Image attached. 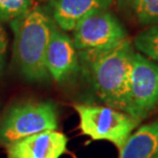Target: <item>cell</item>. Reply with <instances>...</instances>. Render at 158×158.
<instances>
[{
    "mask_svg": "<svg viewBox=\"0 0 158 158\" xmlns=\"http://www.w3.org/2000/svg\"><path fill=\"white\" fill-rule=\"evenodd\" d=\"M134 53L127 39L111 48L79 52L99 98L108 107L124 113Z\"/></svg>",
    "mask_w": 158,
    "mask_h": 158,
    "instance_id": "cell-1",
    "label": "cell"
},
{
    "mask_svg": "<svg viewBox=\"0 0 158 158\" xmlns=\"http://www.w3.org/2000/svg\"><path fill=\"white\" fill-rule=\"evenodd\" d=\"M15 33L14 59L20 73L29 81H43L49 74L45 53L52 24L39 8H30L11 21Z\"/></svg>",
    "mask_w": 158,
    "mask_h": 158,
    "instance_id": "cell-2",
    "label": "cell"
},
{
    "mask_svg": "<svg viewBox=\"0 0 158 158\" xmlns=\"http://www.w3.org/2000/svg\"><path fill=\"white\" fill-rule=\"evenodd\" d=\"M56 128L58 112L55 104L47 101H26L12 106L0 121V142L8 145Z\"/></svg>",
    "mask_w": 158,
    "mask_h": 158,
    "instance_id": "cell-3",
    "label": "cell"
},
{
    "mask_svg": "<svg viewBox=\"0 0 158 158\" xmlns=\"http://www.w3.org/2000/svg\"><path fill=\"white\" fill-rule=\"evenodd\" d=\"M74 109L82 135L93 141H108L119 150L139 123L126 113L108 106L78 104Z\"/></svg>",
    "mask_w": 158,
    "mask_h": 158,
    "instance_id": "cell-4",
    "label": "cell"
},
{
    "mask_svg": "<svg viewBox=\"0 0 158 158\" xmlns=\"http://www.w3.org/2000/svg\"><path fill=\"white\" fill-rule=\"evenodd\" d=\"M158 105V64L135 52L132 56L131 70L125 113L137 122Z\"/></svg>",
    "mask_w": 158,
    "mask_h": 158,
    "instance_id": "cell-5",
    "label": "cell"
},
{
    "mask_svg": "<svg viewBox=\"0 0 158 158\" xmlns=\"http://www.w3.org/2000/svg\"><path fill=\"white\" fill-rule=\"evenodd\" d=\"M73 31V43L79 52L111 48L126 39L124 28L108 10L88 15Z\"/></svg>",
    "mask_w": 158,
    "mask_h": 158,
    "instance_id": "cell-6",
    "label": "cell"
},
{
    "mask_svg": "<svg viewBox=\"0 0 158 158\" xmlns=\"http://www.w3.org/2000/svg\"><path fill=\"white\" fill-rule=\"evenodd\" d=\"M45 66L49 76L56 82L68 79L76 73L79 67L78 53L73 40L53 25L46 48Z\"/></svg>",
    "mask_w": 158,
    "mask_h": 158,
    "instance_id": "cell-7",
    "label": "cell"
},
{
    "mask_svg": "<svg viewBox=\"0 0 158 158\" xmlns=\"http://www.w3.org/2000/svg\"><path fill=\"white\" fill-rule=\"evenodd\" d=\"M67 137L47 131L7 145V158H60L67 151Z\"/></svg>",
    "mask_w": 158,
    "mask_h": 158,
    "instance_id": "cell-8",
    "label": "cell"
},
{
    "mask_svg": "<svg viewBox=\"0 0 158 158\" xmlns=\"http://www.w3.org/2000/svg\"><path fill=\"white\" fill-rule=\"evenodd\" d=\"M113 0H55L52 17L64 31H73L79 22L98 11L107 10Z\"/></svg>",
    "mask_w": 158,
    "mask_h": 158,
    "instance_id": "cell-9",
    "label": "cell"
},
{
    "mask_svg": "<svg viewBox=\"0 0 158 158\" xmlns=\"http://www.w3.org/2000/svg\"><path fill=\"white\" fill-rule=\"evenodd\" d=\"M158 155V120L141 126L119 150V158H155Z\"/></svg>",
    "mask_w": 158,
    "mask_h": 158,
    "instance_id": "cell-10",
    "label": "cell"
},
{
    "mask_svg": "<svg viewBox=\"0 0 158 158\" xmlns=\"http://www.w3.org/2000/svg\"><path fill=\"white\" fill-rule=\"evenodd\" d=\"M135 48L158 63V26L149 27L141 31L134 39Z\"/></svg>",
    "mask_w": 158,
    "mask_h": 158,
    "instance_id": "cell-11",
    "label": "cell"
},
{
    "mask_svg": "<svg viewBox=\"0 0 158 158\" xmlns=\"http://www.w3.org/2000/svg\"><path fill=\"white\" fill-rule=\"evenodd\" d=\"M132 14L142 25L158 24V0H127Z\"/></svg>",
    "mask_w": 158,
    "mask_h": 158,
    "instance_id": "cell-12",
    "label": "cell"
},
{
    "mask_svg": "<svg viewBox=\"0 0 158 158\" xmlns=\"http://www.w3.org/2000/svg\"><path fill=\"white\" fill-rule=\"evenodd\" d=\"M32 0H0V21H14L30 9Z\"/></svg>",
    "mask_w": 158,
    "mask_h": 158,
    "instance_id": "cell-13",
    "label": "cell"
},
{
    "mask_svg": "<svg viewBox=\"0 0 158 158\" xmlns=\"http://www.w3.org/2000/svg\"><path fill=\"white\" fill-rule=\"evenodd\" d=\"M7 36H6L5 30L0 25V75L2 74L3 68L5 63L6 48H7Z\"/></svg>",
    "mask_w": 158,
    "mask_h": 158,
    "instance_id": "cell-14",
    "label": "cell"
},
{
    "mask_svg": "<svg viewBox=\"0 0 158 158\" xmlns=\"http://www.w3.org/2000/svg\"><path fill=\"white\" fill-rule=\"evenodd\" d=\"M155 158H158V155H157V156H156V157H155Z\"/></svg>",
    "mask_w": 158,
    "mask_h": 158,
    "instance_id": "cell-15",
    "label": "cell"
}]
</instances>
